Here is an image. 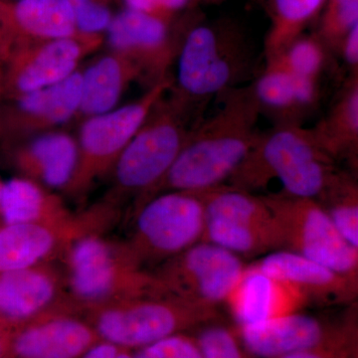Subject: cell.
Returning <instances> with one entry per match:
<instances>
[{
	"label": "cell",
	"mask_w": 358,
	"mask_h": 358,
	"mask_svg": "<svg viewBox=\"0 0 358 358\" xmlns=\"http://www.w3.org/2000/svg\"><path fill=\"white\" fill-rule=\"evenodd\" d=\"M173 23L124 8L115 13L107 31L113 51L124 54L143 70L150 85L166 80L167 70L178 54L182 32L176 36Z\"/></svg>",
	"instance_id": "13"
},
{
	"label": "cell",
	"mask_w": 358,
	"mask_h": 358,
	"mask_svg": "<svg viewBox=\"0 0 358 358\" xmlns=\"http://www.w3.org/2000/svg\"><path fill=\"white\" fill-rule=\"evenodd\" d=\"M219 1V0H201V3H203V2H216Z\"/></svg>",
	"instance_id": "42"
},
{
	"label": "cell",
	"mask_w": 358,
	"mask_h": 358,
	"mask_svg": "<svg viewBox=\"0 0 358 358\" xmlns=\"http://www.w3.org/2000/svg\"><path fill=\"white\" fill-rule=\"evenodd\" d=\"M1 225H2V224H1V222H0V227H1Z\"/></svg>",
	"instance_id": "43"
},
{
	"label": "cell",
	"mask_w": 358,
	"mask_h": 358,
	"mask_svg": "<svg viewBox=\"0 0 358 358\" xmlns=\"http://www.w3.org/2000/svg\"><path fill=\"white\" fill-rule=\"evenodd\" d=\"M0 27L6 42L2 60L13 47L81 33L67 0H0Z\"/></svg>",
	"instance_id": "18"
},
{
	"label": "cell",
	"mask_w": 358,
	"mask_h": 358,
	"mask_svg": "<svg viewBox=\"0 0 358 358\" xmlns=\"http://www.w3.org/2000/svg\"><path fill=\"white\" fill-rule=\"evenodd\" d=\"M0 222L40 224L78 232L102 229V220L94 207L78 215L55 192L20 176L3 182Z\"/></svg>",
	"instance_id": "15"
},
{
	"label": "cell",
	"mask_w": 358,
	"mask_h": 358,
	"mask_svg": "<svg viewBox=\"0 0 358 358\" xmlns=\"http://www.w3.org/2000/svg\"><path fill=\"white\" fill-rule=\"evenodd\" d=\"M317 201L329 214L341 237L358 249V187L353 176L341 171Z\"/></svg>",
	"instance_id": "28"
},
{
	"label": "cell",
	"mask_w": 358,
	"mask_h": 358,
	"mask_svg": "<svg viewBox=\"0 0 358 358\" xmlns=\"http://www.w3.org/2000/svg\"><path fill=\"white\" fill-rule=\"evenodd\" d=\"M134 358H203L196 336L179 333L134 350Z\"/></svg>",
	"instance_id": "32"
},
{
	"label": "cell",
	"mask_w": 358,
	"mask_h": 358,
	"mask_svg": "<svg viewBox=\"0 0 358 358\" xmlns=\"http://www.w3.org/2000/svg\"><path fill=\"white\" fill-rule=\"evenodd\" d=\"M203 241L218 245L240 257L267 255L282 249L277 223L248 225L206 220Z\"/></svg>",
	"instance_id": "27"
},
{
	"label": "cell",
	"mask_w": 358,
	"mask_h": 358,
	"mask_svg": "<svg viewBox=\"0 0 358 358\" xmlns=\"http://www.w3.org/2000/svg\"><path fill=\"white\" fill-rule=\"evenodd\" d=\"M176 59L174 95L202 107L214 96L255 79L259 73L255 47L230 20L207 21L196 16L188 20Z\"/></svg>",
	"instance_id": "2"
},
{
	"label": "cell",
	"mask_w": 358,
	"mask_h": 358,
	"mask_svg": "<svg viewBox=\"0 0 358 358\" xmlns=\"http://www.w3.org/2000/svg\"><path fill=\"white\" fill-rule=\"evenodd\" d=\"M4 47H6V42H4L3 33H2L1 27H0V60H1L2 55H3Z\"/></svg>",
	"instance_id": "39"
},
{
	"label": "cell",
	"mask_w": 358,
	"mask_h": 358,
	"mask_svg": "<svg viewBox=\"0 0 358 358\" xmlns=\"http://www.w3.org/2000/svg\"><path fill=\"white\" fill-rule=\"evenodd\" d=\"M124 8L148 14L174 22L182 13H189L201 0H122Z\"/></svg>",
	"instance_id": "34"
},
{
	"label": "cell",
	"mask_w": 358,
	"mask_h": 358,
	"mask_svg": "<svg viewBox=\"0 0 358 358\" xmlns=\"http://www.w3.org/2000/svg\"><path fill=\"white\" fill-rule=\"evenodd\" d=\"M358 25V0H327L317 35L329 52L338 53L348 32Z\"/></svg>",
	"instance_id": "30"
},
{
	"label": "cell",
	"mask_w": 358,
	"mask_h": 358,
	"mask_svg": "<svg viewBox=\"0 0 358 358\" xmlns=\"http://www.w3.org/2000/svg\"><path fill=\"white\" fill-rule=\"evenodd\" d=\"M16 327L0 317V358H11Z\"/></svg>",
	"instance_id": "37"
},
{
	"label": "cell",
	"mask_w": 358,
	"mask_h": 358,
	"mask_svg": "<svg viewBox=\"0 0 358 358\" xmlns=\"http://www.w3.org/2000/svg\"><path fill=\"white\" fill-rule=\"evenodd\" d=\"M77 157V141L73 136L50 131L18 145L11 155V164L20 178L52 192H64L74 173Z\"/></svg>",
	"instance_id": "21"
},
{
	"label": "cell",
	"mask_w": 358,
	"mask_h": 358,
	"mask_svg": "<svg viewBox=\"0 0 358 358\" xmlns=\"http://www.w3.org/2000/svg\"><path fill=\"white\" fill-rule=\"evenodd\" d=\"M262 196L279 228L282 249L358 280V249L341 237L317 200L282 190Z\"/></svg>",
	"instance_id": "10"
},
{
	"label": "cell",
	"mask_w": 358,
	"mask_h": 358,
	"mask_svg": "<svg viewBox=\"0 0 358 358\" xmlns=\"http://www.w3.org/2000/svg\"><path fill=\"white\" fill-rule=\"evenodd\" d=\"M59 259L68 300L81 313L127 299L167 294L126 242L106 237L103 231L73 238Z\"/></svg>",
	"instance_id": "3"
},
{
	"label": "cell",
	"mask_w": 358,
	"mask_h": 358,
	"mask_svg": "<svg viewBox=\"0 0 358 358\" xmlns=\"http://www.w3.org/2000/svg\"><path fill=\"white\" fill-rule=\"evenodd\" d=\"M80 358H134V352L107 341H99Z\"/></svg>",
	"instance_id": "36"
},
{
	"label": "cell",
	"mask_w": 358,
	"mask_h": 358,
	"mask_svg": "<svg viewBox=\"0 0 358 358\" xmlns=\"http://www.w3.org/2000/svg\"><path fill=\"white\" fill-rule=\"evenodd\" d=\"M217 98L219 109L192 129L150 197L164 192H201L224 185L255 145L261 134V110L252 85L228 90Z\"/></svg>",
	"instance_id": "1"
},
{
	"label": "cell",
	"mask_w": 358,
	"mask_h": 358,
	"mask_svg": "<svg viewBox=\"0 0 358 358\" xmlns=\"http://www.w3.org/2000/svg\"><path fill=\"white\" fill-rule=\"evenodd\" d=\"M236 327L301 312L307 301L299 292L257 267L247 266L243 275L225 301Z\"/></svg>",
	"instance_id": "20"
},
{
	"label": "cell",
	"mask_w": 358,
	"mask_h": 358,
	"mask_svg": "<svg viewBox=\"0 0 358 358\" xmlns=\"http://www.w3.org/2000/svg\"><path fill=\"white\" fill-rule=\"evenodd\" d=\"M99 341L83 313L65 305L16 327L11 358H80Z\"/></svg>",
	"instance_id": "14"
},
{
	"label": "cell",
	"mask_w": 358,
	"mask_h": 358,
	"mask_svg": "<svg viewBox=\"0 0 358 358\" xmlns=\"http://www.w3.org/2000/svg\"><path fill=\"white\" fill-rule=\"evenodd\" d=\"M83 315L100 341L134 352L166 336L215 322L218 308L166 294L115 301Z\"/></svg>",
	"instance_id": "6"
},
{
	"label": "cell",
	"mask_w": 358,
	"mask_h": 358,
	"mask_svg": "<svg viewBox=\"0 0 358 358\" xmlns=\"http://www.w3.org/2000/svg\"><path fill=\"white\" fill-rule=\"evenodd\" d=\"M313 129L336 162L346 159L355 164L358 150V72L350 73L329 113Z\"/></svg>",
	"instance_id": "25"
},
{
	"label": "cell",
	"mask_w": 358,
	"mask_h": 358,
	"mask_svg": "<svg viewBox=\"0 0 358 358\" xmlns=\"http://www.w3.org/2000/svg\"><path fill=\"white\" fill-rule=\"evenodd\" d=\"M65 305L71 303L55 260L0 274V317L14 327Z\"/></svg>",
	"instance_id": "16"
},
{
	"label": "cell",
	"mask_w": 358,
	"mask_h": 358,
	"mask_svg": "<svg viewBox=\"0 0 358 358\" xmlns=\"http://www.w3.org/2000/svg\"><path fill=\"white\" fill-rule=\"evenodd\" d=\"M205 224L203 204L196 193L160 192L136 204L133 228L124 242L141 266H159L203 241Z\"/></svg>",
	"instance_id": "8"
},
{
	"label": "cell",
	"mask_w": 358,
	"mask_h": 358,
	"mask_svg": "<svg viewBox=\"0 0 358 358\" xmlns=\"http://www.w3.org/2000/svg\"><path fill=\"white\" fill-rule=\"evenodd\" d=\"M2 187H3V182L0 180V199H1Z\"/></svg>",
	"instance_id": "41"
},
{
	"label": "cell",
	"mask_w": 358,
	"mask_h": 358,
	"mask_svg": "<svg viewBox=\"0 0 358 358\" xmlns=\"http://www.w3.org/2000/svg\"><path fill=\"white\" fill-rule=\"evenodd\" d=\"M278 358H333L319 352H299L282 355Z\"/></svg>",
	"instance_id": "38"
},
{
	"label": "cell",
	"mask_w": 358,
	"mask_h": 358,
	"mask_svg": "<svg viewBox=\"0 0 358 358\" xmlns=\"http://www.w3.org/2000/svg\"><path fill=\"white\" fill-rule=\"evenodd\" d=\"M2 96H3V86H2L1 70H0V100H1Z\"/></svg>",
	"instance_id": "40"
},
{
	"label": "cell",
	"mask_w": 358,
	"mask_h": 358,
	"mask_svg": "<svg viewBox=\"0 0 358 358\" xmlns=\"http://www.w3.org/2000/svg\"><path fill=\"white\" fill-rule=\"evenodd\" d=\"M327 53L329 51L326 45L320 41L317 35L303 34L294 39L284 50L268 59H274L296 76L320 82L326 68Z\"/></svg>",
	"instance_id": "29"
},
{
	"label": "cell",
	"mask_w": 358,
	"mask_h": 358,
	"mask_svg": "<svg viewBox=\"0 0 358 358\" xmlns=\"http://www.w3.org/2000/svg\"><path fill=\"white\" fill-rule=\"evenodd\" d=\"M241 257L201 241L152 271L169 294L194 305L218 308L243 275Z\"/></svg>",
	"instance_id": "11"
},
{
	"label": "cell",
	"mask_w": 358,
	"mask_h": 358,
	"mask_svg": "<svg viewBox=\"0 0 358 358\" xmlns=\"http://www.w3.org/2000/svg\"><path fill=\"white\" fill-rule=\"evenodd\" d=\"M338 54L343 58L350 73L358 72V25L346 34L339 46Z\"/></svg>",
	"instance_id": "35"
},
{
	"label": "cell",
	"mask_w": 358,
	"mask_h": 358,
	"mask_svg": "<svg viewBox=\"0 0 358 358\" xmlns=\"http://www.w3.org/2000/svg\"><path fill=\"white\" fill-rule=\"evenodd\" d=\"M336 162L313 128L277 124L270 131H261L227 183L253 193L275 178L281 181L282 192L317 200L338 176Z\"/></svg>",
	"instance_id": "4"
},
{
	"label": "cell",
	"mask_w": 358,
	"mask_h": 358,
	"mask_svg": "<svg viewBox=\"0 0 358 358\" xmlns=\"http://www.w3.org/2000/svg\"><path fill=\"white\" fill-rule=\"evenodd\" d=\"M69 2L78 31L83 34L103 35L107 31L115 14L110 9L114 0H67Z\"/></svg>",
	"instance_id": "33"
},
{
	"label": "cell",
	"mask_w": 358,
	"mask_h": 358,
	"mask_svg": "<svg viewBox=\"0 0 358 358\" xmlns=\"http://www.w3.org/2000/svg\"><path fill=\"white\" fill-rule=\"evenodd\" d=\"M327 0H268L270 28L264 43L265 59L274 57L319 17Z\"/></svg>",
	"instance_id": "26"
},
{
	"label": "cell",
	"mask_w": 358,
	"mask_h": 358,
	"mask_svg": "<svg viewBox=\"0 0 358 358\" xmlns=\"http://www.w3.org/2000/svg\"><path fill=\"white\" fill-rule=\"evenodd\" d=\"M81 95L82 73L76 71L57 84L13 99L2 126L15 136L50 131L79 113Z\"/></svg>",
	"instance_id": "19"
},
{
	"label": "cell",
	"mask_w": 358,
	"mask_h": 358,
	"mask_svg": "<svg viewBox=\"0 0 358 358\" xmlns=\"http://www.w3.org/2000/svg\"><path fill=\"white\" fill-rule=\"evenodd\" d=\"M265 63L251 83L261 115H271L278 124H301V117L319 102L320 82L296 76L274 59Z\"/></svg>",
	"instance_id": "22"
},
{
	"label": "cell",
	"mask_w": 358,
	"mask_h": 358,
	"mask_svg": "<svg viewBox=\"0 0 358 358\" xmlns=\"http://www.w3.org/2000/svg\"><path fill=\"white\" fill-rule=\"evenodd\" d=\"M173 84V80L167 78L150 86L138 100L85 120L77 141L76 167L63 192L67 196L82 199L110 174L117 157Z\"/></svg>",
	"instance_id": "7"
},
{
	"label": "cell",
	"mask_w": 358,
	"mask_h": 358,
	"mask_svg": "<svg viewBox=\"0 0 358 358\" xmlns=\"http://www.w3.org/2000/svg\"><path fill=\"white\" fill-rule=\"evenodd\" d=\"M145 78L134 60L122 53L101 57L82 73V95L79 114L90 117L115 109L131 82Z\"/></svg>",
	"instance_id": "24"
},
{
	"label": "cell",
	"mask_w": 358,
	"mask_h": 358,
	"mask_svg": "<svg viewBox=\"0 0 358 358\" xmlns=\"http://www.w3.org/2000/svg\"><path fill=\"white\" fill-rule=\"evenodd\" d=\"M83 233L40 224L1 225L0 274L56 260L68 242Z\"/></svg>",
	"instance_id": "23"
},
{
	"label": "cell",
	"mask_w": 358,
	"mask_h": 358,
	"mask_svg": "<svg viewBox=\"0 0 358 358\" xmlns=\"http://www.w3.org/2000/svg\"><path fill=\"white\" fill-rule=\"evenodd\" d=\"M103 39L101 34L79 33L13 47L0 64L3 96L13 100L63 81L76 72L82 59L98 49Z\"/></svg>",
	"instance_id": "12"
},
{
	"label": "cell",
	"mask_w": 358,
	"mask_h": 358,
	"mask_svg": "<svg viewBox=\"0 0 358 358\" xmlns=\"http://www.w3.org/2000/svg\"><path fill=\"white\" fill-rule=\"evenodd\" d=\"M238 338L257 358H278L299 352H319L333 358H358L357 310L329 320L301 312L236 327Z\"/></svg>",
	"instance_id": "9"
},
{
	"label": "cell",
	"mask_w": 358,
	"mask_h": 358,
	"mask_svg": "<svg viewBox=\"0 0 358 358\" xmlns=\"http://www.w3.org/2000/svg\"><path fill=\"white\" fill-rule=\"evenodd\" d=\"M266 274L296 289L307 303L320 306L353 305L358 280L289 250L271 252L255 264Z\"/></svg>",
	"instance_id": "17"
},
{
	"label": "cell",
	"mask_w": 358,
	"mask_h": 358,
	"mask_svg": "<svg viewBox=\"0 0 358 358\" xmlns=\"http://www.w3.org/2000/svg\"><path fill=\"white\" fill-rule=\"evenodd\" d=\"M203 358H257L242 345L235 329L206 324L196 336Z\"/></svg>",
	"instance_id": "31"
},
{
	"label": "cell",
	"mask_w": 358,
	"mask_h": 358,
	"mask_svg": "<svg viewBox=\"0 0 358 358\" xmlns=\"http://www.w3.org/2000/svg\"><path fill=\"white\" fill-rule=\"evenodd\" d=\"M205 107L192 105L178 96H166L134 134L110 171V200L121 203L136 197V204L150 196L185 147L192 129L204 119Z\"/></svg>",
	"instance_id": "5"
}]
</instances>
